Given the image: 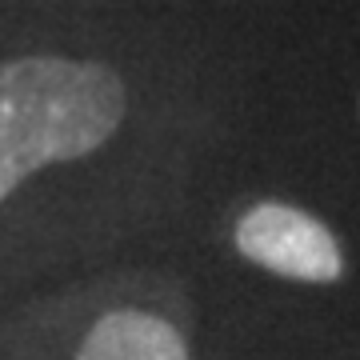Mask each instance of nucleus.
<instances>
[{
  "mask_svg": "<svg viewBox=\"0 0 360 360\" xmlns=\"http://www.w3.org/2000/svg\"><path fill=\"white\" fill-rule=\"evenodd\" d=\"M124 80L96 60L0 65V200L44 165L96 153L124 120Z\"/></svg>",
  "mask_w": 360,
  "mask_h": 360,
  "instance_id": "obj_1",
  "label": "nucleus"
},
{
  "mask_svg": "<svg viewBox=\"0 0 360 360\" xmlns=\"http://www.w3.org/2000/svg\"><path fill=\"white\" fill-rule=\"evenodd\" d=\"M236 248L245 260L288 281L333 284L345 272V252L328 224L284 200H264L248 208L236 224Z\"/></svg>",
  "mask_w": 360,
  "mask_h": 360,
  "instance_id": "obj_2",
  "label": "nucleus"
},
{
  "mask_svg": "<svg viewBox=\"0 0 360 360\" xmlns=\"http://www.w3.org/2000/svg\"><path fill=\"white\" fill-rule=\"evenodd\" d=\"M72 360H188V348L165 316L116 309L92 324Z\"/></svg>",
  "mask_w": 360,
  "mask_h": 360,
  "instance_id": "obj_3",
  "label": "nucleus"
}]
</instances>
